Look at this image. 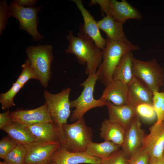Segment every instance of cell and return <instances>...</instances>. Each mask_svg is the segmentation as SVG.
Segmentation results:
<instances>
[{
	"label": "cell",
	"instance_id": "cell-1",
	"mask_svg": "<svg viewBox=\"0 0 164 164\" xmlns=\"http://www.w3.org/2000/svg\"><path fill=\"white\" fill-rule=\"evenodd\" d=\"M66 38L69 45L65 50V53L75 55L79 63L86 65V74L96 73L102 60V50L82 31L75 36L72 31L70 30Z\"/></svg>",
	"mask_w": 164,
	"mask_h": 164
},
{
	"label": "cell",
	"instance_id": "cell-2",
	"mask_svg": "<svg viewBox=\"0 0 164 164\" xmlns=\"http://www.w3.org/2000/svg\"><path fill=\"white\" fill-rule=\"evenodd\" d=\"M106 40L105 48L102 50V60L96 73L97 80L105 86L112 80L114 72L122 56L128 52L140 48L131 42H116L107 37Z\"/></svg>",
	"mask_w": 164,
	"mask_h": 164
},
{
	"label": "cell",
	"instance_id": "cell-3",
	"mask_svg": "<svg viewBox=\"0 0 164 164\" xmlns=\"http://www.w3.org/2000/svg\"><path fill=\"white\" fill-rule=\"evenodd\" d=\"M53 46L50 44L30 46L25 50L38 80L44 88L47 87L51 77V65L53 60Z\"/></svg>",
	"mask_w": 164,
	"mask_h": 164
},
{
	"label": "cell",
	"instance_id": "cell-4",
	"mask_svg": "<svg viewBox=\"0 0 164 164\" xmlns=\"http://www.w3.org/2000/svg\"><path fill=\"white\" fill-rule=\"evenodd\" d=\"M132 68L134 77L153 93L164 85V69L156 59L144 61L134 57Z\"/></svg>",
	"mask_w": 164,
	"mask_h": 164
},
{
	"label": "cell",
	"instance_id": "cell-5",
	"mask_svg": "<svg viewBox=\"0 0 164 164\" xmlns=\"http://www.w3.org/2000/svg\"><path fill=\"white\" fill-rule=\"evenodd\" d=\"M97 78L96 73L89 75L80 85L79 87L84 88L82 92L77 99L70 102L71 108H75L70 116L71 121H75L83 118L86 112L93 108L106 106L107 101L100 98L96 99L94 97V87Z\"/></svg>",
	"mask_w": 164,
	"mask_h": 164
},
{
	"label": "cell",
	"instance_id": "cell-6",
	"mask_svg": "<svg viewBox=\"0 0 164 164\" xmlns=\"http://www.w3.org/2000/svg\"><path fill=\"white\" fill-rule=\"evenodd\" d=\"M62 126L64 140L61 145L64 148L71 152H85L88 144L92 141L93 132L86 125L83 117L73 123Z\"/></svg>",
	"mask_w": 164,
	"mask_h": 164
},
{
	"label": "cell",
	"instance_id": "cell-7",
	"mask_svg": "<svg viewBox=\"0 0 164 164\" xmlns=\"http://www.w3.org/2000/svg\"><path fill=\"white\" fill-rule=\"evenodd\" d=\"M71 90L68 87L57 94L44 90L43 97L48 111L54 123L60 125L67 124L71 114L69 95Z\"/></svg>",
	"mask_w": 164,
	"mask_h": 164
},
{
	"label": "cell",
	"instance_id": "cell-8",
	"mask_svg": "<svg viewBox=\"0 0 164 164\" xmlns=\"http://www.w3.org/2000/svg\"><path fill=\"white\" fill-rule=\"evenodd\" d=\"M43 6L33 7H24L19 5L15 0L11 2L9 5L11 17L16 18L19 23V28L25 30L32 36L35 41L42 39L44 36L38 31V14Z\"/></svg>",
	"mask_w": 164,
	"mask_h": 164
},
{
	"label": "cell",
	"instance_id": "cell-9",
	"mask_svg": "<svg viewBox=\"0 0 164 164\" xmlns=\"http://www.w3.org/2000/svg\"><path fill=\"white\" fill-rule=\"evenodd\" d=\"M61 144L58 142L36 141L24 145L26 150L24 163H49L51 156Z\"/></svg>",
	"mask_w": 164,
	"mask_h": 164
},
{
	"label": "cell",
	"instance_id": "cell-10",
	"mask_svg": "<svg viewBox=\"0 0 164 164\" xmlns=\"http://www.w3.org/2000/svg\"><path fill=\"white\" fill-rule=\"evenodd\" d=\"M140 120V117L136 114L126 131L121 148L127 159L142 148L146 135L142 128Z\"/></svg>",
	"mask_w": 164,
	"mask_h": 164
},
{
	"label": "cell",
	"instance_id": "cell-11",
	"mask_svg": "<svg viewBox=\"0 0 164 164\" xmlns=\"http://www.w3.org/2000/svg\"><path fill=\"white\" fill-rule=\"evenodd\" d=\"M13 122L25 126L36 124L53 122L45 103L36 108L30 110L19 109L10 112Z\"/></svg>",
	"mask_w": 164,
	"mask_h": 164
},
{
	"label": "cell",
	"instance_id": "cell-12",
	"mask_svg": "<svg viewBox=\"0 0 164 164\" xmlns=\"http://www.w3.org/2000/svg\"><path fill=\"white\" fill-rule=\"evenodd\" d=\"M149 155L150 159L163 156L164 152V122L155 124L146 135L141 148Z\"/></svg>",
	"mask_w": 164,
	"mask_h": 164
},
{
	"label": "cell",
	"instance_id": "cell-13",
	"mask_svg": "<svg viewBox=\"0 0 164 164\" xmlns=\"http://www.w3.org/2000/svg\"><path fill=\"white\" fill-rule=\"evenodd\" d=\"M51 162L56 164H101V160L85 152H73L68 151L61 144L51 156L49 163Z\"/></svg>",
	"mask_w": 164,
	"mask_h": 164
},
{
	"label": "cell",
	"instance_id": "cell-14",
	"mask_svg": "<svg viewBox=\"0 0 164 164\" xmlns=\"http://www.w3.org/2000/svg\"><path fill=\"white\" fill-rule=\"evenodd\" d=\"M36 141H46L61 143L64 140L62 125L54 122L41 123L26 126Z\"/></svg>",
	"mask_w": 164,
	"mask_h": 164
},
{
	"label": "cell",
	"instance_id": "cell-15",
	"mask_svg": "<svg viewBox=\"0 0 164 164\" xmlns=\"http://www.w3.org/2000/svg\"><path fill=\"white\" fill-rule=\"evenodd\" d=\"M109 4L106 15L123 24L129 19L141 20L142 19L139 11L126 0H109Z\"/></svg>",
	"mask_w": 164,
	"mask_h": 164
},
{
	"label": "cell",
	"instance_id": "cell-16",
	"mask_svg": "<svg viewBox=\"0 0 164 164\" xmlns=\"http://www.w3.org/2000/svg\"><path fill=\"white\" fill-rule=\"evenodd\" d=\"M83 17L84 23L81 29L89 36L95 44L102 50L104 48L106 40L101 36L97 22L86 9L80 0H73Z\"/></svg>",
	"mask_w": 164,
	"mask_h": 164
},
{
	"label": "cell",
	"instance_id": "cell-17",
	"mask_svg": "<svg viewBox=\"0 0 164 164\" xmlns=\"http://www.w3.org/2000/svg\"><path fill=\"white\" fill-rule=\"evenodd\" d=\"M127 87L128 104L135 108L143 104L152 105L153 93L137 78L134 77Z\"/></svg>",
	"mask_w": 164,
	"mask_h": 164
},
{
	"label": "cell",
	"instance_id": "cell-18",
	"mask_svg": "<svg viewBox=\"0 0 164 164\" xmlns=\"http://www.w3.org/2000/svg\"><path fill=\"white\" fill-rule=\"evenodd\" d=\"M106 106L108 110V119L120 125L126 130L128 129L136 114L135 108L128 104L116 105L109 101H107Z\"/></svg>",
	"mask_w": 164,
	"mask_h": 164
},
{
	"label": "cell",
	"instance_id": "cell-19",
	"mask_svg": "<svg viewBox=\"0 0 164 164\" xmlns=\"http://www.w3.org/2000/svg\"><path fill=\"white\" fill-rule=\"evenodd\" d=\"M100 98L116 105L128 104L127 86L118 80H112L106 86Z\"/></svg>",
	"mask_w": 164,
	"mask_h": 164
},
{
	"label": "cell",
	"instance_id": "cell-20",
	"mask_svg": "<svg viewBox=\"0 0 164 164\" xmlns=\"http://www.w3.org/2000/svg\"><path fill=\"white\" fill-rule=\"evenodd\" d=\"M100 29L104 32L107 37L118 42H131L126 37L123 29V24L116 21L113 18L106 15L97 22Z\"/></svg>",
	"mask_w": 164,
	"mask_h": 164
},
{
	"label": "cell",
	"instance_id": "cell-21",
	"mask_svg": "<svg viewBox=\"0 0 164 164\" xmlns=\"http://www.w3.org/2000/svg\"><path fill=\"white\" fill-rule=\"evenodd\" d=\"M132 52H129L121 57L115 68L112 80H118L127 86L134 77L132 61L134 58Z\"/></svg>",
	"mask_w": 164,
	"mask_h": 164
},
{
	"label": "cell",
	"instance_id": "cell-22",
	"mask_svg": "<svg viewBox=\"0 0 164 164\" xmlns=\"http://www.w3.org/2000/svg\"><path fill=\"white\" fill-rule=\"evenodd\" d=\"M100 135L105 141L112 142L120 147L124 142L126 129L120 125L105 119L100 128Z\"/></svg>",
	"mask_w": 164,
	"mask_h": 164
},
{
	"label": "cell",
	"instance_id": "cell-23",
	"mask_svg": "<svg viewBox=\"0 0 164 164\" xmlns=\"http://www.w3.org/2000/svg\"><path fill=\"white\" fill-rule=\"evenodd\" d=\"M18 144L25 145L36 141L29 130L24 125L13 122L2 129Z\"/></svg>",
	"mask_w": 164,
	"mask_h": 164
},
{
	"label": "cell",
	"instance_id": "cell-24",
	"mask_svg": "<svg viewBox=\"0 0 164 164\" xmlns=\"http://www.w3.org/2000/svg\"><path fill=\"white\" fill-rule=\"evenodd\" d=\"M121 147L113 142L107 141L100 143L91 142L85 152L89 155L101 159L108 157L120 150Z\"/></svg>",
	"mask_w": 164,
	"mask_h": 164
},
{
	"label": "cell",
	"instance_id": "cell-25",
	"mask_svg": "<svg viewBox=\"0 0 164 164\" xmlns=\"http://www.w3.org/2000/svg\"><path fill=\"white\" fill-rule=\"evenodd\" d=\"M23 87L15 81L8 91L0 94V103L2 110H8L10 108L15 105L14 102V98Z\"/></svg>",
	"mask_w": 164,
	"mask_h": 164
},
{
	"label": "cell",
	"instance_id": "cell-26",
	"mask_svg": "<svg viewBox=\"0 0 164 164\" xmlns=\"http://www.w3.org/2000/svg\"><path fill=\"white\" fill-rule=\"evenodd\" d=\"M26 155V150L23 145L18 144L4 159L7 164H23Z\"/></svg>",
	"mask_w": 164,
	"mask_h": 164
},
{
	"label": "cell",
	"instance_id": "cell-27",
	"mask_svg": "<svg viewBox=\"0 0 164 164\" xmlns=\"http://www.w3.org/2000/svg\"><path fill=\"white\" fill-rule=\"evenodd\" d=\"M152 106L156 115V124L164 122V92L153 93Z\"/></svg>",
	"mask_w": 164,
	"mask_h": 164
},
{
	"label": "cell",
	"instance_id": "cell-28",
	"mask_svg": "<svg viewBox=\"0 0 164 164\" xmlns=\"http://www.w3.org/2000/svg\"><path fill=\"white\" fill-rule=\"evenodd\" d=\"M22 70L16 81L23 87L29 80L35 79L38 80L37 76L27 58L21 66Z\"/></svg>",
	"mask_w": 164,
	"mask_h": 164
},
{
	"label": "cell",
	"instance_id": "cell-29",
	"mask_svg": "<svg viewBox=\"0 0 164 164\" xmlns=\"http://www.w3.org/2000/svg\"><path fill=\"white\" fill-rule=\"evenodd\" d=\"M136 114L140 119L151 122L156 118V115L152 105L147 104L138 105L135 108Z\"/></svg>",
	"mask_w": 164,
	"mask_h": 164
},
{
	"label": "cell",
	"instance_id": "cell-30",
	"mask_svg": "<svg viewBox=\"0 0 164 164\" xmlns=\"http://www.w3.org/2000/svg\"><path fill=\"white\" fill-rule=\"evenodd\" d=\"M150 159L147 153L141 148L128 158L127 164H149Z\"/></svg>",
	"mask_w": 164,
	"mask_h": 164
},
{
	"label": "cell",
	"instance_id": "cell-31",
	"mask_svg": "<svg viewBox=\"0 0 164 164\" xmlns=\"http://www.w3.org/2000/svg\"><path fill=\"white\" fill-rule=\"evenodd\" d=\"M18 143L9 136L3 137L0 141V158L3 159L12 151Z\"/></svg>",
	"mask_w": 164,
	"mask_h": 164
},
{
	"label": "cell",
	"instance_id": "cell-32",
	"mask_svg": "<svg viewBox=\"0 0 164 164\" xmlns=\"http://www.w3.org/2000/svg\"><path fill=\"white\" fill-rule=\"evenodd\" d=\"M127 158L121 149L109 157L101 159V164H127Z\"/></svg>",
	"mask_w": 164,
	"mask_h": 164
},
{
	"label": "cell",
	"instance_id": "cell-33",
	"mask_svg": "<svg viewBox=\"0 0 164 164\" xmlns=\"http://www.w3.org/2000/svg\"><path fill=\"white\" fill-rule=\"evenodd\" d=\"M11 17L9 6L7 3L6 1L4 0L0 3V34L2 33L6 29V26L8 24L7 21Z\"/></svg>",
	"mask_w": 164,
	"mask_h": 164
},
{
	"label": "cell",
	"instance_id": "cell-34",
	"mask_svg": "<svg viewBox=\"0 0 164 164\" xmlns=\"http://www.w3.org/2000/svg\"><path fill=\"white\" fill-rule=\"evenodd\" d=\"M10 111L8 109L5 111L0 114V129L9 125L12 122L10 116Z\"/></svg>",
	"mask_w": 164,
	"mask_h": 164
},
{
	"label": "cell",
	"instance_id": "cell-35",
	"mask_svg": "<svg viewBox=\"0 0 164 164\" xmlns=\"http://www.w3.org/2000/svg\"><path fill=\"white\" fill-rule=\"evenodd\" d=\"M17 4L20 6L24 7H33L37 0H15Z\"/></svg>",
	"mask_w": 164,
	"mask_h": 164
},
{
	"label": "cell",
	"instance_id": "cell-36",
	"mask_svg": "<svg viewBox=\"0 0 164 164\" xmlns=\"http://www.w3.org/2000/svg\"><path fill=\"white\" fill-rule=\"evenodd\" d=\"M149 164H164V156L150 159Z\"/></svg>",
	"mask_w": 164,
	"mask_h": 164
},
{
	"label": "cell",
	"instance_id": "cell-37",
	"mask_svg": "<svg viewBox=\"0 0 164 164\" xmlns=\"http://www.w3.org/2000/svg\"><path fill=\"white\" fill-rule=\"evenodd\" d=\"M0 164H7L3 161V162H0Z\"/></svg>",
	"mask_w": 164,
	"mask_h": 164
},
{
	"label": "cell",
	"instance_id": "cell-38",
	"mask_svg": "<svg viewBox=\"0 0 164 164\" xmlns=\"http://www.w3.org/2000/svg\"><path fill=\"white\" fill-rule=\"evenodd\" d=\"M49 163V164H56V163H53V162H51V163Z\"/></svg>",
	"mask_w": 164,
	"mask_h": 164
},
{
	"label": "cell",
	"instance_id": "cell-39",
	"mask_svg": "<svg viewBox=\"0 0 164 164\" xmlns=\"http://www.w3.org/2000/svg\"><path fill=\"white\" fill-rule=\"evenodd\" d=\"M49 164V163H46V164Z\"/></svg>",
	"mask_w": 164,
	"mask_h": 164
},
{
	"label": "cell",
	"instance_id": "cell-40",
	"mask_svg": "<svg viewBox=\"0 0 164 164\" xmlns=\"http://www.w3.org/2000/svg\"><path fill=\"white\" fill-rule=\"evenodd\" d=\"M163 155H164V152Z\"/></svg>",
	"mask_w": 164,
	"mask_h": 164
},
{
	"label": "cell",
	"instance_id": "cell-41",
	"mask_svg": "<svg viewBox=\"0 0 164 164\" xmlns=\"http://www.w3.org/2000/svg\"><path fill=\"white\" fill-rule=\"evenodd\" d=\"M25 164V163H24V164Z\"/></svg>",
	"mask_w": 164,
	"mask_h": 164
}]
</instances>
